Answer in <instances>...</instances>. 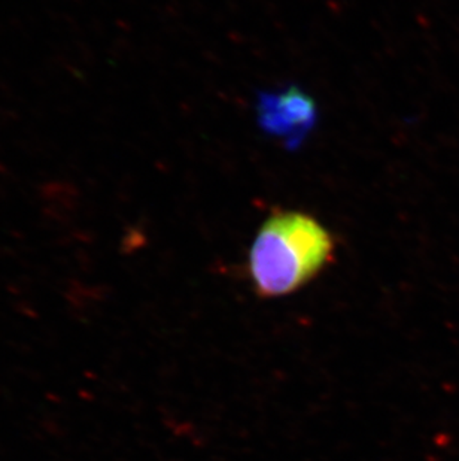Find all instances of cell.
<instances>
[{"label": "cell", "instance_id": "obj_2", "mask_svg": "<svg viewBox=\"0 0 459 461\" xmlns=\"http://www.w3.org/2000/svg\"><path fill=\"white\" fill-rule=\"evenodd\" d=\"M256 117L266 133L281 140L286 149H295L317 124L318 109L309 95L288 87L260 95Z\"/></svg>", "mask_w": 459, "mask_h": 461}, {"label": "cell", "instance_id": "obj_1", "mask_svg": "<svg viewBox=\"0 0 459 461\" xmlns=\"http://www.w3.org/2000/svg\"><path fill=\"white\" fill-rule=\"evenodd\" d=\"M336 242L317 218L279 211L266 220L248 256V274L265 299L299 292L331 263Z\"/></svg>", "mask_w": 459, "mask_h": 461}, {"label": "cell", "instance_id": "obj_3", "mask_svg": "<svg viewBox=\"0 0 459 461\" xmlns=\"http://www.w3.org/2000/svg\"><path fill=\"white\" fill-rule=\"evenodd\" d=\"M42 196L48 213H72L76 206V192L68 184H48Z\"/></svg>", "mask_w": 459, "mask_h": 461}]
</instances>
